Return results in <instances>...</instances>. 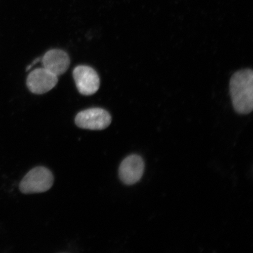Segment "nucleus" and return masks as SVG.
Listing matches in <instances>:
<instances>
[{
	"label": "nucleus",
	"instance_id": "nucleus-5",
	"mask_svg": "<svg viewBox=\"0 0 253 253\" xmlns=\"http://www.w3.org/2000/svg\"><path fill=\"white\" fill-rule=\"evenodd\" d=\"M144 168V160L141 157L136 154L129 155L120 164V179L126 185H134L142 178Z\"/></svg>",
	"mask_w": 253,
	"mask_h": 253
},
{
	"label": "nucleus",
	"instance_id": "nucleus-1",
	"mask_svg": "<svg viewBox=\"0 0 253 253\" xmlns=\"http://www.w3.org/2000/svg\"><path fill=\"white\" fill-rule=\"evenodd\" d=\"M230 93L234 109L240 115H248L253 109V72L251 69L235 73L230 81Z\"/></svg>",
	"mask_w": 253,
	"mask_h": 253
},
{
	"label": "nucleus",
	"instance_id": "nucleus-2",
	"mask_svg": "<svg viewBox=\"0 0 253 253\" xmlns=\"http://www.w3.org/2000/svg\"><path fill=\"white\" fill-rule=\"evenodd\" d=\"M54 178L51 171L44 167L32 169L22 179L20 190L24 194H39L52 187Z\"/></svg>",
	"mask_w": 253,
	"mask_h": 253
},
{
	"label": "nucleus",
	"instance_id": "nucleus-7",
	"mask_svg": "<svg viewBox=\"0 0 253 253\" xmlns=\"http://www.w3.org/2000/svg\"><path fill=\"white\" fill-rule=\"evenodd\" d=\"M43 68L58 77L68 70L71 60L67 53L61 49H52L43 56Z\"/></svg>",
	"mask_w": 253,
	"mask_h": 253
},
{
	"label": "nucleus",
	"instance_id": "nucleus-8",
	"mask_svg": "<svg viewBox=\"0 0 253 253\" xmlns=\"http://www.w3.org/2000/svg\"><path fill=\"white\" fill-rule=\"evenodd\" d=\"M41 61V58H37L36 59H35L34 61L33 62V63H31V65H30L29 66H27V68L26 69V71H29L30 69L33 67V66L35 65V64H36V63H39L40 61Z\"/></svg>",
	"mask_w": 253,
	"mask_h": 253
},
{
	"label": "nucleus",
	"instance_id": "nucleus-4",
	"mask_svg": "<svg viewBox=\"0 0 253 253\" xmlns=\"http://www.w3.org/2000/svg\"><path fill=\"white\" fill-rule=\"evenodd\" d=\"M76 85L79 93L90 96L96 93L100 87V78L97 73L90 66L81 65L73 72Z\"/></svg>",
	"mask_w": 253,
	"mask_h": 253
},
{
	"label": "nucleus",
	"instance_id": "nucleus-3",
	"mask_svg": "<svg viewBox=\"0 0 253 253\" xmlns=\"http://www.w3.org/2000/svg\"><path fill=\"white\" fill-rule=\"evenodd\" d=\"M112 117L106 110L91 108L79 112L75 118V123L79 128L102 130L111 124Z\"/></svg>",
	"mask_w": 253,
	"mask_h": 253
},
{
	"label": "nucleus",
	"instance_id": "nucleus-6",
	"mask_svg": "<svg viewBox=\"0 0 253 253\" xmlns=\"http://www.w3.org/2000/svg\"><path fill=\"white\" fill-rule=\"evenodd\" d=\"M58 81L56 75L42 68L35 69L30 73L28 76L27 84L32 93L41 94L52 89Z\"/></svg>",
	"mask_w": 253,
	"mask_h": 253
}]
</instances>
